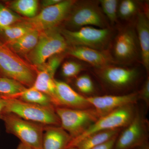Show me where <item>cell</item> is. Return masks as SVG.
<instances>
[{"label":"cell","instance_id":"6da1fadb","mask_svg":"<svg viewBox=\"0 0 149 149\" xmlns=\"http://www.w3.org/2000/svg\"><path fill=\"white\" fill-rule=\"evenodd\" d=\"M94 72L105 88L116 93L132 90L141 77L137 68L117 66L115 64L95 68Z\"/></svg>","mask_w":149,"mask_h":149},{"label":"cell","instance_id":"7a4b0ae2","mask_svg":"<svg viewBox=\"0 0 149 149\" xmlns=\"http://www.w3.org/2000/svg\"><path fill=\"white\" fill-rule=\"evenodd\" d=\"M5 100L6 104L3 113H13L24 120L44 125L61 126L55 107L29 103L16 98Z\"/></svg>","mask_w":149,"mask_h":149},{"label":"cell","instance_id":"3957f363","mask_svg":"<svg viewBox=\"0 0 149 149\" xmlns=\"http://www.w3.org/2000/svg\"><path fill=\"white\" fill-rule=\"evenodd\" d=\"M68 27L77 30L85 26L99 28L110 27L103 13L99 1H76L66 19Z\"/></svg>","mask_w":149,"mask_h":149},{"label":"cell","instance_id":"277c9868","mask_svg":"<svg viewBox=\"0 0 149 149\" xmlns=\"http://www.w3.org/2000/svg\"><path fill=\"white\" fill-rule=\"evenodd\" d=\"M0 119L4 123L7 133L14 135L22 143L36 149H42L45 125L24 120L10 113H3Z\"/></svg>","mask_w":149,"mask_h":149},{"label":"cell","instance_id":"5b68a950","mask_svg":"<svg viewBox=\"0 0 149 149\" xmlns=\"http://www.w3.org/2000/svg\"><path fill=\"white\" fill-rule=\"evenodd\" d=\"M111 28L85 26L76 30L63 29L61 34L68 44L69 43L73 47H84L98 50H107L113 34Z\"/></svg>","mask_w":149,"mask_h":149},{"label":"cell","instance_id":"8992f818","mask_svg":"<svg viewBox=\"0 0 149 149\" xmlns=\"http://www.w3.org/2000/svg\"><path fill=\"white\" fill-rule=\"evenodd\" d=\"M136 107L137 104L127 105L100 118L83 134L71 140L67 149L75 148L80 141L93 133L99 131L126 127L134 117Z\"/></svg>","mask_w":149,"mask_h":149},{"label":"cell","instance_id":"52a82bcc","mask_svg":"<svg viewBox=\"0 0 149 149\" xmlns=\"http://www.w3.org/2000/svg\"><path fill=\"white\" fill-rule=\"evenodd\" d=\"M55 111L61 126L69 133L72 140L83 134L100 118L94 108L75 109L57 107Z\"/></svg>","mask_w":149,"mask_h":149},{"label":"cell","instance_id":"ba28073f","mask_svg":"<svg viewBox=\"0 0 149 149\" xmlns=\"http://www.w3.org/2000/svg\"><path fill=\"white\" fill-rule=\"evenodd\" d=\"M67 47L65 38L56 29L43 31L40 32L37 45L30 52L29 58L39 69L51 57L66 50Z\"/></svg>","mask_w":149,"mask_h":149},{"label":"cell","instance_id":"9c48e42d","mask_svg":"<svg viewBox=\"0 0 149 149\" xmlns=\"http://www.w3.org/2000/svg\"><path fill=\"white\" fill-rule=\"evenodd\" d=\"M149 133L148 120L137 105L133 120L119 133L113 149H135L148 141Z\"/></svg>","mask_w":149,"mask_h":149},{"label":"cell","instance_id":"30bf717a","mask_svg":"<svg viewBox=\"0 0 149 149\" xmlns=\"http://www.w3.org/2000/svg\"><path fill=\"white\" fill-rule=\"evenodd\" d=\"M0 71L6 77L30 88L36 74L31 68L7 46L0 42Z\"/></svg>","mask_w":149,"mask_h":149},{"label":"cell","instance_id":"8fae6325","mask_svg":"<svg viewBox=\"0 0 149 149\" xmlns=\"http://www.w3.org/2000/svg\"><path fill=\"white\" fill-rule=\"evenodd\" d=\"M76 1L65 0L55 5L45 8L27 23L32 29L39 32L55 29L62 22L65 20Z\"/></svg>","mask_w":149,"mask_h":149},{"label":"cell","instance_id":"7c38bea8","mask_svg":"<svg viewBox=\"0 0 149 149\" xmlns=\"http://www.w3.org/2000/svg\"><path fill=\"white\" fill-rule=\"evenodd\" d=\"M139 48L136 30L127 26L121 28L115 37L112 56L116 63H130L138 58Z\"/></svg>","mask_w":149,"mask_h":149},{"label":"cell","instance_id":"4fadbf2b","mask_svg":"<svg viewBox=\"0 0 149 149\" xmlns=\"http://www.w3.org/2000/svg\"><path fill=\"white\" fill-rule=\"evenodd\" d=\"M63 58L62 56L58 54L49 59L38 69L35 82L31 87L49 96L56 107L57 104L55 93L54 75Z\"/></svg>","mask_w":149,"mask_h":149},{"label":"cell","instance_id":"5bb4252c","mask_svg":"<svg viewBox=\"0 0 149 149\" xmlns=\"http://www.w3.org/2000/svg\"><path fill=\"white\" fill-rule=\"evenodd\" d=\"M87 98L100 117L127 105L137 104L139 100L138 91L123 95L94 96Z\"/></svg>","mask_w":149,"mask_h":149},{"label":"cell","instance_id":"9a60e30c","mask_svg":"<svg viewBox=\"0 0 149 149\" xmlns=\"http://www.w3.org/2000/svg\"><path fill=\"white\" fill-rule=\"evenodd\" d=\"M55 85L57 107L75 109L93 108L86 97L75 92L67 83L55 80Z\"/></svg>","mask_w":149,"mask_h":149},{"label":"cell","instance_id":"2e32d148","mask_svg":"<svg viewBox=\"0 0 149 149\" xmlns=\"http://www.w3.org/2000/svg\"><path fill=\"white\" fill-rule=\"evenodd\" d=\"M68 54L89 63L95 68L116 63L108 50L100 51L86 47H72Z\"/></svg>","mask_w":149,"mask_h":149},{"label":"cell","instance_id":"e0dca14e","mask_svg":"<svg viewBox=\"0 0 149 149\" xmlns=\"http://www.w3.org/2000/svg\"><path fill=\"white\" fill-rule=\"evenodd\" d=\"M135 28L139 48L141 62L149 75V21L148 13L140 11L136 16Z\"/></svg>","mask_w":149,"mask_h":149},{"label":"cell","instance_id":"ac0fdd59","mask_svg":"<svg viewBox=\"0 0 149 149\" xmlns=\"http://www.w3.org/2000/svg\"><path fill=\"white\" fill-rule=\"evenodd\" d=\"M71 140L69 133L61 126L45 125L42 149H67Z\"/></svg>","mask_w":149,"mask_h":149},{"label":"cell","instance_id":"d6986e66","mask_svg":"<svg viewBox=\"0 0 149 149\" xmlns=\"http://www.w3.org/2000/svg\"><path fill=\"white\" fill-rule=\"evenodd\" d=\"M122 128L99 131L83 139L75 146L77 149H91L106 143L120 133Z\"/></svg>","mask_w":149,"mask_h":149},{"label":"cell","instance_id":"ffe728a7","mask_svg":"<svg viewBox=\"0 0 149 149\" xmlns=\"http://www.w3.org/2000/svg\"><path fill=\"white\" fill-rule=\"evenodd\" d=\"M40 33L35 29H31L20 38L10 42V45L15 52L26 54L31 52L37 45Z\"/></svg>","mask_w":149,"mask_h":149},{"label":"cell","instance_id":"44dd1931","mask_svg":"<svg viewBox=\"0 0 149 149\" xmlns=\"http://www.w3.org/2000/svg\"><path fill=\"white\" fill-rule=\"evenodd\" d=\"M14 98L18 99L29 103L56 107L52 99L49 96L31 87L26 88Z\"/></svg>","mask_w":149,"mask_h":149},{"label":"cell","instance_id":"7402d4cb","mask_svg":"<svg viewBox=\"0 0 149 149\" xmlns=\"http://www.w3.org/2000/svg\"><path fill=\"white\" fill-rule=\"evenodd\" d=\"M26 88L16 80L8 77H0V95L3 98H14Z\"/></svg>","mask_w":149,"mask_h":149},{"label":"cell","instance_id":"603a6c76","mask_svg":"<svg viewBox=\"0 0 149 149\" xmlns=\"http://www.w3.org/2000/svg\"><path fill=\"white\" fill-rule=\"evenodd\" d=\"M37 0H16L11 3V8L17 13L29 18L37 15L38 8Z\"/></svg>","mask_w":149,"mask_h":149},{"label":"cell","instance_id":"cb8c5ba5","mask_svg":"<svg viewBox=\"0 0 149 149\" xmlns=\"http://www.w3.org/2000/svg\"><path fill=\"white\" fill-rule=\"evenodd\" d=\"M138 2L133 0H123L119 2L118 7V17L124 20H129L140 11Z\"/></svg>","mask_w":149,"mask_h":149},{"label":"cell","instance_id":"d4e9b609","mask_svg":"<svg viewBox=\"0 0 149 149\" xmlns=\"http://www.w3.org/2000/svg\"><path fill=\"white\" fill-rule=\"evenodd\" d=\"M100 6L103 13L113 25L118 22V7L119 1L117 0H100Z\"/></svg>","mask_w":149,"mask_h":149},{"label":"cell","instance_id":"484cf974","mask_svg":"<svg viewBox=\"0 0 149 149\" xmlns=\"http://www.w3.org/2000/svg\"><path fill=\"white\" fill-rule=\"evenodd\" d=\"M75 85L81 94L89 96L88 97H93L95 93V84L89 74H84L77 76L75 79Z\"/></svg>","mask_w":149,"mask_h":149},{"label":"cell","instance_id":"4316f807","mask_svg":"<svg viewBox=\"0 0 149 149\" xmlns=\"http://www.w3.org/2000/svg\"><path fill=\"white\" fill-rule=\"evenodd\" d=\"M32 29H33L31 26L25 22L24 23L5 27L1 30L4 32L10 42L20 38Z\"/></svg>","mask_w":149,"mask_h":149},{"label":"cell","instance_id":"83f0119b","mask_svg":"<svg viewBox=\"0 0 149 149\" xmlns=\"http://www.w3.org/2000/svg\"><path fill=\"white\" fill-rule=\"evenodd\" d=\"M84 65L73 61L65 62L61 68L62 74L66 79L76 78L79 74L85 70Z\"/></svg>","mask_w":149,"mask_h":149},{"label":"cell","instance_id":"f1b7e54d","mask_svg":"<svg viewBox=\"0 0 149 149\" xmlns=\"http://www.w3.org/2000/svg\"><path fill=\"white\" fill-rule=\"evenodd\" d=\"M21 17L0 4V29L21 20Z\"/></svg>","mask_w":149,"mask_h":149},{"label":"cell","instance_id":"f546056e","mask_svg":"<svg viewBox=\"0 0 149 149\" xmlns=\"http://www.w3.org/2000/svg\"><path fill=\"white\" fill-rule=\"evenodd\" d=\"M138 92L139 94V100L143 101L148 109L149 106V75H148L146 79L144 81L141 90Z\"/></svg>","mask_w":149,"mask_h":149},{"label":"cell","instance_id":"4dcf8cb0","mask_svg":"<svg viewBox=\"0 0 149 149\" xmlns=\"http://www.w3.org/2000/svg\"><path fill=\"white\" fill-rule=\"evenodd\" d=\"M118 135L115 136L114 137L111 139L109 141H107L106 143L91 149H113L115 142L116 140L117 139Z\"/></svg>","mask_w":149,"mask_h":149},{"label":"cell","instance_id":"1f68e13d","mask_svg":"<svg viewBox=\"0 0 149 149\" xmlns=\"http://www.w3.org/2000/svg\"><path fill=\"white\" fill-rule=\"evenodd\" d=\"M62 0H44L42 1V5L44 8L55 5L61 2Z\"/></svg>","mask_w":149,"mask_h":149},{"label":"cell","instance_id":"d6a6232c","mask_svg":"<svg viewBox=\"0 0 149 149\" xmlns=\"http://www.w3.org/2000/svg\"><path fill=\"white\" fill-rule=\"evenodd\" d=\"M6 104V100L5 99L3 98L0 95V118L5 108Z\"/></svg>","mask_w":149,"mask_h":149},{"label":"cell","instance_id":"836d02e7","mask_svg":"<svg viewBox=\"0 0 149 149\" xmlns=\"http://www.w3.org/2000/svg\"><path fill=\"white\" fill-rule=\"evenodd\" d=\"M135 149H149V141L137 147Z\"/></svg>","mask_w":149,"mask_h":149},{"label":"cell","instance_id":"e575fe53","mask_svg":"<svg viewBox=\"0 0 149 149\" xmlns=\"http://www.w3.org/2000/svg\"><path fill=\"white\" fill-rule=\"evenodd\" d=\"M16 149H36L33 148H31V147L28 146H26L24 144L22 143H20L19 144L18 146H17V148Z\"/></svg>","mask_w":149,"mask_h":149},{"label":"cell","instance_id":"d590c367","mask_svg":"<svg viewBox=\"0 0 149 149\" xmlns=\"http://www.w3.org/2000/svg\"><path fill=\"white\" fill-rule=\"evenodd\" d=\"M68 149H77L76 148H71Z\"/></svg>","mask_w":149,"mask_h":149}]
</instances>
